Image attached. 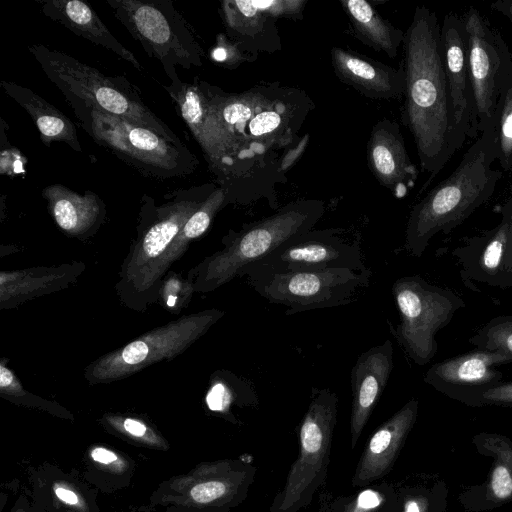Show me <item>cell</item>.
<instances>
[{"label":"cell","mask_w":512,"mask_h":512,"mask_svg":"<svg viewBox=\"0 0 512 512\" xmlns=\"http://www.w3.org/2000/svg\"><path fill=\"white\" fill-rule=\"evenodd\" d=\"M199 84L237 143L245 203L269 197V184H276L284 176L278 151L297 139V132L314 107L312 101L300 89L277 84L241 93H227L201 79Z\"/></svg>","instance_id":"cell-1"},{"label":"cell","mask_w":512,"mask_h":512,"mask_svg":"<svg viewBox=\"0 0 512 512\" xmlns=\"http://www.w3.org/2000/svg\"><path fill=\"white\" fill-rule=\"evenodd\" d=\"M405 89L401 119L411 133L422 171V193L460 149L452 125L441 25L434 11L415 8L403 41Z\"/></svg>","instance_id":"cell-2"},{"label":"cell","mask_w":512,"mask_h":512,"mask_svg":"<svg viewBox=\"0 0 512 512\" xmlns=\"http://www.w3.org/2000/svg\"><path fill=\"white\" fill-rule=\"evenodd\" d=\"M495 126L493 119L456 169L412 207L404 242L410 255L422 256L436 234L451 232L493 195L503 176L492 168L498 156Z\"/></svg>","instance_id":"cell-3"},{"label":"cell","mask_w":512,"mask_h":512,"mask_svg":"<svg viewBox=\"0 0 512 512\" xmlns=\"http://www.w3.org/2000/svg\"><path fill=\"white\" fill-rule=\"evenodd\" d=\"M325 212L324 202L304 199L290 202L274 214L244 226L223 238L224 247L205 258L188 277L195 292H212L244 276L255 262L291 239L313 229Z\"/></svg>","instance_id":"cell-4"},{"label":"cell","mask_w":512,"mask_h":512,"mask_svg":"<svg viewBox=\"0 0 512 512\" xmlns=\"http://www.w3.org/2000/svg\"><path fill=\"white\" fill-rule=\"evenodd\" d=\"M64 98L81 127L98 145L146 177H186L199 165L198 158L183 143H173L152 129L105 112L74 96Z\"/></svg>","instance_id":"cell-5"},{"label":"cell","mask_w":512,"mask_h":512,"mask_svg":"<svg viewBox=\"0 0 512 512\" xmlns=\"http://www.w3.org/2000/svg\"><path fill=\"white\" fill-rule=\"evenodd\" d=\"M217 188L204 183L166 194L168 201L156 205L144 194L141 199L137 238L121 267L116 288L120 299L130 308L139 310L145 286L155 266L184 227L188 219Z\"/></svg>","instance_id":"cell-6"},{"label":"cell","mask_w":512,"mask_h":512,"mask_svg":"<svg viewBox=\"0 0 512 512\" xmlns=\"http://www.w3.org/2000/svg\"><path fill=\"white\" fill-rule=\"evenodd\" d=\"M28 50L63 96H74L105 112L152 129L173 143H183L146 105L139 89L125 77L107 76L43 44L29 45Z\"/></svg>","instance_id":"cell-7"},{"label":"cell","mask_w":512,"mask_h":512,"mask_svg":"<svg viewBox=\"0 0 512 512\" xmlns=\"http://www.w3.org/2000/svg\"><path fill=\"white\" fill-rule=\"evenodd\" d=\"M116 19L149 57L158 60L170 81L184 69L203 65L205 53L192 26L171 0H106Z\"/></svg>","instance_id":"cell-8"},{"label":"cell","mask_w":512,"mask_h":512,"mask_svg":"<svg viewBox=\"0 0 512 512\" xmlns=\"http://www.w3.org/2000/svg\"><path fill=\"white\" fill-rule=\"evenodd\" d=\"M223 316L224 311L212 308L170 321L102 355L85 368L84 376L89 384L109 383L175 358Z\"/></svg>","instance_id":"cell-9"},{"label":"cell","mask_w":512,"mask_h":512,"mask_svg":"<svg viewBox=\"0 0 512 512\" xmlns=\"http://www.w3.org/2000/svg\"><path fill=\"white\" fill-rule=\"evenodd\" d=\"M392 296L400 314V323L393 332L395 338L415 364H428L438 350L437 332L465 307L464 300L419 275L397 279Z\"/></svg>","instance_id":"cell-10"},{"label":"cell","mask_w":512,"mask_h":512,"mask_svg":"<svg viewBox=\"0 0 512 512\" xmlns=\"http://www.w3.org/2000/svg\"><path fill=\"white\" fill-rule=\"evenodd\" d=\"M163 87L201 147L209 170L226 190L228 203H245L237 143L211 106L199 78L188 83L177 77Z\"/></svg>","instance_id":"cell-11"},{"label":"cell","mask_w":512,"mask_h":512,"mask_svg":"<svg viewBox=\"0 0 512 512\" xmlns=\"http://www.w3.org/2000/svg\"><path fill=\"white\" fill-rule=\"evenodd\" d=\"M372 271L327 269L278 273L248 280L269 303L287 307L285 315L333 308L356 301L369 286Z\"/></svg>","instance_id":"cell-12"},{"label":"cell","mask_w":512,"mask_h":512,"mask_svg":"<svg viewBox=\"0 0 512 512\" xmlns=\"http://www.w3.org/2000/svg\"><path fill=\"white\" fill-rule=\"evenodd\" d=\"M327 269H367L359 236L343 228L310 230L252 264L247 280L278 273Z\"/></svg>","instance_id":"cell-13"},{"label":"cell","mask_w":512,"mask_h":512,"mask_svg":"<svg viewBox=\"0 0 512 512\" xmlns=\"http://www.w3.org/2000/svg\"><path fill=\"white\" fill-rule=\"evenodd\" d=\"M463 20L473 105L468 137L477 139L494 119L502 76L512 62V54L501 34L478 9L470 7Z\"/></svg>","instance_id":"cell-14"},{"label":"cell","mask_w":512,"mask_h":512,"mask_svg":"<svg viewBox=\"0 0 512 512\" xmlns=\"http://www.w3.org/2000/svg\"><path fill=\"white\" fill-rule=\"evenodd\" d=\"M338 397L328 388L311 390L300 426V454L288 475L276 512H290L322 473L336 423Z\"/></svg>","instance_id":"cell-15"},{"label":"cell","mask_w":512,"mask_h":512,"mask_svg":"<svg viewBox=\"0 0 512 512\" xmlns=\"http://www.w3.org/2000/svg\"><path fill=\"white\" fill-rule=\"evenodd\" d=\"M509 363L511 359L503 353L477 349L432 365L423 380L450 397L478 404L484 391L503 381L496 367Z\"/></svg>","instance_id":"cell-16"},{"label":"cell","mask_w":512,"mask_h":512,"mask_svg":"<svg viewBox=\"0 0 512 512\" xmlns=\"http://www.w3.org/2000/svg\"><path fill=\"white\" fill-rule=\"evenodd\" d=\"M510 219L511 201L508 199L496 227L467 238L463 245L454 250L463 280H474L500 288L512 286V272L506 262Z\"/></svg>","instance_id":"cell-17"},{"label":"cell","mask_w":512,"mask_h":512,"mask_svg":"<svg viewBox=\"0 0 512 512\" xmlns=\"http://www.w3.org/2000/svg\"><path fill=\"white\" fill-rule=\"evenodd\" d=\"M441 41L452 125L461 148L468 137L473 113L463 17L454 13L445 15L441 24Z\"/></svg>","instance_id":"cell-18"},{"label":"cell","mask_w":512,"mask_h":512,"mask_svg":"<svg viewBox=\"0 0 512 512\" xmlns=\"http://www.w3.org/2000/svg\"><path fill=\"white\" fill-rule=\"evenodd\" d=\"M367 161L373 176L396 198L405 197L418 178L400 127L391 119L383 118L373 126L367 143Z\"/></svg>","instance_id":"cell-19"},{"label":"cell","mask_w":512,"mask_h":512,"mask_svg":"<svg viewBox=\"0 0 512 512\" xmlns=\"http://www.w3.org/2000/svg\"><path fill=\"white\" fill-rule=\"evenodd\" d=\"M393 368L390 340L373 346L356 359L350 374L352 388V446L357 442L372 410L388 384Z\"/></svg>","instance_id":"cell-20"},{"label":"cell","mask_w":512,"mask_h":512,"mask_svg":"<svg viewBox=\"0 0 512 512\" xmlns=\"http://www.w3.org/2000/svg\"><path fill=\"white\" fill-rule=\"evenodd\" d=\"M330 57L337 78L363 96L381 100L403 97V64L394 68L341 47H333Z\"/></svg>","instance_id":"cell-21"},{"label":"cell","mask_w":512,"mask_h":512,"mask_svg":"<svg viewBox=\"0 0 512 512\" xmlns=\"http://www.w3.org/2000/svg\"><path fill=\"white\" fill-rule=\"evenodd\" d=\"M417 411L418 401L411 399L376 430L359 462L354 484L366 485L389 471L416 420Z\"/></svg>","instance_id":"cell-22"},{"label":"cell","mask_w":512,"mask_h":512,"mask_svg":"<svg viewBox=\"0 0 512 512\" xmlns=\"http://www.w3.org/2000/svg\"><path fill=\"white\" fill-rule=\"evenodd\" d=\"M42 197L55 223L70 237H89L105 220V203L92 191L80 194L61 184H51L42 190Z\"/></svg>","instance_id":"cell-23"},{"label":"cell","mask_w":512,"mask_h":512,"mask_svg":"<svg viewBox=\"0 0 512 512\" xmlns=\"http://www.w3.org/2000/svg\"><path fill=\"white\" fill-rule=\"evenodd\" d=\"M219 14L228 37L247 52H274L280 48L276 20L260 8L256 0H224Z\"/></svg>","instance_id":"cell-24"},{"label":"cell","mask_w":512,"mask_h":512,"mask_svg":"<svg viewBox=\"0 0 512 512\" xmlns=\"http://www.w3.org/2000/svg\"><path fill=\"white\" fill-rule=\"evenodd\" d=\"M42 13L72 33L100 45L142 71V65L107 28L98 14L80 0H37Z\"/></svg>","instance_id":"cell-25"},{"label":"cell","mask_w":512,"mask_h":512,"mask_svg":"<svg viewBox=\"0 0 512 512\" xmlns=\"http://www.w3.org/2000/svg\"><path fill=\"white\" fill-rule=\"evenodd\" d=\"M227 204V192L218 185L202 206L188 219L155 266L145 286L140 302V311L145 310L149 304L158 300L161 283L168 268L186 252L194 239L202 236L208 230L213 218Z\"/></svg>","instance_id":"cell-26"},{"label":"cell","mask_w":512,"mask_h":512,"mask_svg":"<svg viewBox=\"0 0 512 512\" xmlns=\"http://www.w3.org/2000/svg\"><path fill=\"white\" fill-rule=\"evenodd\" d=\"M84 269L83 264H65L50 268H33L0 274L1 309L65 287Z\"/></svg>","instance_id":"cell-27"},{"label":"cell","mask_w":512,"mask_h":512,"mask_svg":"<svg viewBox=\"0 0 512 512\" xmlns=\"http://www.w3.org/2000/svg\"><path fill=\"white\" fill-rule=\"evenodd\" d=\"M0 85L31 116L45 146L63 142L75 152L83 151L75 124L63 112L27 87L7 80H1Z\"/></svg>","instance_id":"cell-28"},{"label":"cell","mask_w":512,"mask_h":512,"mask_svg":"<svg viewBox=\"0 0 512 512\" xmlns=\"http://www.w3.org/2000/svg\"><path fill=\"white\" fill-rule=\"evenodd\" d=\"M357 38L390 58L398 55L405 32L383 18L366 0H340Z\"/></svg>","instance_id":"cell-29"},{"label":"cell","mask_w":512,"mask_h":512,"mask_svg":"<svg viewBox=\"0 0 512 512\" xmlns=\"http://www.w3.org/2000/svg\"><path fill=\"white\" fill-rule=\"evenodd\" d=\"M475 442L488 451L494 459L487 496L496 503L512 500V442L499 434H480Z\"/></svg>","instance_id":"cell-30"},{"label":"cell","mask_w":512,"mask_h":512,"mask_svg":"<svg viewBox=\"0 0 512 512\" xmlns=\"http://www.w3.org/2000/svg\"><path fill=\"white\" fill-rule=\"evenodd\" d=\"M497 161L502 171H512V62L502 76L495 115Z\"/></svg>","instance_id":"cell-31"},{"label":"cell","mask_w":512,"mask_h":512,"mask_svg":"<svg viewBox=\"0 0 512 512\" xmlns=\"http://www.w3.org/2000/svg\"><path fill=\"white\" fill-rule=\"evenodd\" d=\"M469 343L478 350L503 353L512 362V314L491 319L469 338Z\"/></svg>","instance_id":"cell-32"},{"label":"cell","mask_w":512,"mask_h":512,"mask_svg":"<svg viewBox=\"0 0 512 512\" xmlns=\"http://www.w3.org/2000/svg\"><path fill=\"white\" fill-rule=\"evenodd\" d=\"M194 292L189 278L182 279L180 275L170 272L161 283L158 300L165 309L178 314L190 302Z\"/></svg>","instance_id":"cell-33"},{"label":"cell","mask_w":512,"mask_h":512,"mask_svg":"<svg viewBox=\"0 0 512 512\" xmlns=\"http://www.w3.org/2000/svg\"><path fill=\"white\" fill-rule=\"evenodd\" d=\"M257 57L258 55L247 52L226 33H219L216 36L215 44L210 51L211 60L227 69H235L246 62H253Z\"/></svg>","instance_id":"cell-34"},{"label":"cell","mask_w":512,"mask_h":512,"mask_svg":"<svg viewBox=\"0 0 512 512\" xmlns=\"http://www.w3.org/2000/svg\"><path fill=\"white\" fill-rule=\"evenodd\" d=\"M258 6L275 19L302 17L306 0H256Z\"/></svg>","instance_id":"cell-35"},{"label":"cell","mask_w":512,"mask_h":512,"mask_svg":"<svg viewBox=\"0 0 512 512\" xmlns=\"http://www.w3.org/2000/svg\"><path fill=\"white\" fill-rule=\"evenodd\" d=\"M227 493V485L218 480L207 481L195 485L190 495L197 503L205 504L210 503Z\"/></svg>","instance_id":"cell-36"},{"label":"cell","mask_w":512,"mask_h":512,"mask_svg":"<svg viewBox=\"0 0 512 512\" xmlns=\"http://www.w3.org/2000/svg\"><path fill=\"white\" fill-rule=\"evenodd\" d=\"M2 149L0 156V169L1 174H8L14 176L24 171V157L20 152L9 145L6 140V144L1 140Z\"/></svg>","instance_id":"cell-37"},{"label":"cell","mask_w":512,"mask_h":512,"mask_svg":"<svg viewBox=\"0 0 512 512\" xmlns=\"http://www.w3.org/2000/svg\"><path fill=\"white\" fill-rule=\"evenodd\" d=\"M478 404L512 406V381H502L498 385L484 391Z\"/></svg>","instance_id":"cell-38"},{"label":"cell","mask_w":512,"mask_h":512,"mask_svg":"<svg viewBox=\"0 0 512 512\" xmlns=\"http://www.w3.org/2000/svg\"><path fill=\"white\" fill-rule=\"evenodd\" d=\"M309 135L305 134L300 141L283 154L280 162V172L284 175L302 156L308 146Z\"/></svg>","instance_id":"cell-39"},{"label":"cell","mask_w":512,"mask_h":512,"mask_svg":"<svg viewBox=\"0 0 512 512\" xmlns=\"http://www.w3.org/2000/svg\"><path fill=\"white\" fill-rule=\"evenodd\" d=\"M381 501V495L376 491L371 489L364 490L358 495L355 506L349 512L371 511L378 507Z\"/></svg>","instance_id":"cell-40"},{"label":"cell","mask_w":512,"mask_h":512,"mask_svg":"<svg viewBox=\"0 0 512 512\" xmlns=\"http://www.w3.org/2000/svg\"><path fill=\"white\" fill-rule=\"evenodd\" d=\"M91 457L102 464H110L117 460V456L113 452L101 447L94 448L91 451Z\"/></svg>","instance_id":"cell-41"},{"label":"cell","mask_w":512,"mask_h":512,"mask_svg":"<svg viewBox=\"0 0 512 512\" xmlns=\"http://www.w3.org/2000/svg\"><path fill=\"white\" fill-rule=\"evenodd\" d=\"M123 426L127 432L135 437H142L147 431V428L143 423L131 418L125 419Z\"/></svg>","instance_id":"cell-42"},{"label":"cell","mask_w":512,"mask_h":512,"mask_svg":"<svg viewBox=\"0 0 512 512\" xmlns=\"http://www.w3.org/2000/svg\"><path fill=\"white\" fill-rule=\"evenodd\" d=\"M490 7L506 17L512 25V0H497Z\"/></svg>","instance_id":"cell-43"},{"label":"cell","mask_w":512,"mask_h":512,"mask_svg":"<svg viewBox=\"0 0 512 512\" xmlns=\"http://www.w3.org/2000/svg\"><path fill=\"white\" fill-rule=\"evenodd\" d=\"M55 494L56 496L63 502L68 503L70 505H76L78 504V497L77 495L66 488L63 487H56L55 488Z\"/></svg>","instance_id":"cell-44"},{"label":"cell","mask_w":512,"mask_h":512,"mask_svg":"<svg viewBox=\"0 0 512 512\" xmlns=\"http://www.w3.org/2000/svg\"><path fill=\"white\" fill-rule=\"evenodd\" d=\"M510 201H511V219H510V234H509V244L507 249V256H506V262L509 270L512 272V186H511V195H510Z\"/></svg>","instance_id":"cell-45"},{"label":"cell","mask_w":512,"mask_h":512,"mask_svg":"<svg viewBox=\"0 0 512 512\" xmlns=\"http://www.w3.org/2000/svg\"><path fill=\"white\" fill-rule=\"evenodd\" d=\"M424 503L417 499H411L406 502L404 512H424Z\"/></svg>","instance_id":"cell-46"}]
</instances>
